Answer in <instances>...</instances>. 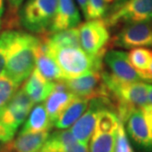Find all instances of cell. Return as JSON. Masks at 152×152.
I'll use <instances>...</instances> for the list:
<instances>
[{"label":"cell","instance_id":"obj_1","mask_svg":"<svg viewBox=\"0 0 152 152\" xmlns=\"http://www.w3.org/2000/svg\"><path fill=\"white\" fill-rule=\"evenodd\" d=\"M39 42L33 34L14 31L4 74L20 86L35 69Z\"/></svg>","mask_w":152,"mask_h":152},{"label":"cell","instance_id":"obj_2","mask_svg":"<svg viewBox=\"0 0 152 152\" xmlns=\"http://www.w3.org/2000/svg\"><path fill=\"white\" fill-rule=\"evenodd\" d=\"M102 78L111 99L113 98L117 101V114L124 124L133 109L140 108L148 104V91L151 84L121 80L103 70Z\"/></svg>","mask_w":152,"mask_h":152},{"label":"cell","instance_id":"obj_3","mask_svg":"<svg viewBox=\"0 0 152 152\" xmlns=\"http://www.w3.org/2000/svg\"><path fill=\"white\" fill-rule=\"evenodd\" d=\"M45 46L48 53L53 56L58 64L64 80L77 78L91 71L103 69L102 57H92L86 53L80 47L48 48L46 44Z\"/></svg>","mask_w":152,"mask_h":152},{"label":"cell","instance_id":"obj_4","mask_svg":"<svg viewBox=\"0 0 152 152\" xmlns=\"http://www.w3.org/2000/svg\"><path fill=\"white\" fill-rule=\"evenodd\" d=\"M58 0H26L19 11V24L38 35L48 33L53 21Z\"/></svg>","mask_w":152,"mask_h":152},{"label":"cell","instance_id":"obj_5","mask_svg":"<svg viewBox=\"0 0 152 152\" xmlns=\"http://www.w3.org/2000/svg\"><path fill=\"white\" fill-rule=\"evenodd\" d=\"M104 21L108 28L120 24L152 22V0H120L110 8Z\"/></svg>","mask_w":152,"mask_h":152},{"label":"cell","instance_id":"obj_6","mask_svg":"<svg viewBox=\"0 0 152 152\" xmlns=\"http://www.w3.org/2000/svg\"><path fill=\"white\" fill-rule=\"evenodd\" d=\"M77 27L80 48L92 57L103 58L110 41L108 26L103 20H88Z\"/></svg>","mask_w":152,"mask_h":152},{"label":"cell","instance_id":"obj_7","mask_svg":"<svg viewBox=\"0 0 152 152\" xmlns=\"http://www.w3.org/2000/svg\"><path fill=\"white\" fill-rule=\"evenodd\" d=\"M103 64L111 71V75L121 80L129 82H146L152 84V75L148 71H140L131 64L128 53L120 50L107 51Z\"/></svg>","mask_w":152,"mask_h":152},{"label":"cell","instance_id":"obj_8","mask_svg":"<svg viewBox=\"0 0 152 152\" xmlns=\"http://www.w3.org/2000/svg\"><path fill=\"white\" fill-rule=\"evenodd\" d=\"M112 46L123 49L152 48V22L126 24L112 40Z\"/></svg>","mask_w":152,"mask_h":152},{"label":"cell","instance_id":"obj_9","mask_svg":"<svg viewBox=\"0 0 152 152\" xmlns=\"http://www.w3.org/2000/svg\"><path fill=\"white\" fill-rule=\"evenodd\" d=\"M102 69L91 71L86 75L64 80L68 90L75 96L92 100L96 98H111L102 78Z\"/></svg>","mask_w":152,"mask_h":152},{"label":"cell","instance_id":"obj_10","mask_svg":"<svg viewBox=\"0 0 152 152\" xmlns=\"http://www.w3.org/2000/svg\"><path fill=\"white\" fill-rule=\"evenodd\" d=\"M111 98H96L90 101L89 107L82 116L71 127V133L77 141L88 145L95 131L98 113L104 107H110Z\"/></svg>","mask_w":152,"mask_h":152},{"label":"cell","instance_id":"obj_11","mask_svg":"<svg viewBox=\"0 0 152 152\" xmlns=\"http://www.w3.org/2000/svg\"><path fill=\"white\" fill-rule=\"evenodd\" d=\"M34 105L24 89H18L10 102L0 112V123L16 131L25 123Z\"/></svg>","mask_w":152,"mask_h":152},{"label":"cell","instance_id":"obj_12","mask_svg":"<svg viewBox=\"0 0 152 152\" xmlns=\"http://www.w3.org/2000/svg\"><path fill=\"white\" fill-rule=\"evenodd\" d=\"M125 123L127 131L134 142L147 151H152V133L140 107L133 109Z\"/></svg>","mask_w":152,"mask_h":152},{"label":"cell","instance_id":"obj_13","mask_svg":"<svg viewBox=\"0 0 152 152\" xmlns=\"http://www.w3.org/2000/svg\"><path fill=\"white\" fill-rule=\"evenodd\" d=\"M81 23V16L75 0H58L53 21L48 34L77 27Z\"/></svg>","mask_w":152,"mask_h":152},{"label":"cell","instance_id":"obj_14","mask_svg":"<svg viewBox=\"0 0 152 152\" xmlns=\"http://www.w3.org/2000/svg\"><path fill=\"white\" fill-rule=\"evenodd\" d=\"M40 152H89L86 145L77 141L68 129H58L49 134Z\"/></svg>","mask_w":152,"mask_h":152},{"label":"cell","instance_id":"obj_15","mask_svg":"<svg viewBox=\"0 0 152 152\" xmlns=\"http://www.w3.org/2000/svg\"><path fill=\"white\" fill-rule=\"evenodd\" d=\"M75 97V96L68 90L64 80L55 81L53 90L45 100L44 103L53 124Z\"/></svg>","mask_w":152,"mask_h":152},{"label":"cell","instance_id":"obj_16","mask_svg":"<svg viewBox=\"0 0 152 152\" xmlns=\"http://www.w3.org/2000/svg\"><path fill=\"white\" fill-rule=\"evenodd\" d=\"M50 132L19 134L15 140L3 144L1 152H40Z\"/></svg>","mask_w":152,"mask_h":152},{"label":"cell","instance_id":"obj_17","mask_svg":"<svg viewBox=\"0 0 152 152\" xmlns=\"http://www.w3.org/2000/svg\"><path fill=\"white\" fill-rule=\"evenodd\" d=\"M53 81H49L42 75L37 69H34L24 83L22 88L31 98L34 104L45 102L54 87Z\"/></svg>","mask_w":152,"mask_h":152},{"label":"cell","instance_id":"obj_18","mask_svg":"<svg viewBox=\"0 0 152 152\" xmlns=\"http://www.w3.org/2000/svg\"><path fill=\"white\" fill-rule=\"evenodd\" d=\"M35 67L37 70L49 81L55 82L64 80L58 64L53 56L48 53L46 46L41 38L37 51Z\"/></svg>","mask_w":152,"mask_h":152},{"label":"cell","instance_id":"obj_19","mask_svg":"<svg viewBox=\"0 0 152 152\" xmlns=\"http://www.w3.org/2000/svg\"><path fill=\"white\" fill-rule=\"evenodd\" d=\"M53 127V124L49 118L44 104L39 103L33 107L30 112L20 134H31L45 131L50 132Z\"/></svg>","mask_w":152,"mask_h":152},{"label":"cell","instance_id":"obj_20","mask_svg":"<svg viewBox=\"0 0 152 152\" xmlns=\"http://www.w3.org/2000/svg\"><path fill=\"white\" fill-rule=\"evenodd\" d=\"M89 104L90 100L75 96L55 121L53 127L58 129H66L71 127L86 111Z\"/></svg>","mask_w":152,"mask_h":152},{"label":"cell","instance_id":"obj_21","mask_svg":"<svg viewBox=\"0 0 152 152\" xmlns=\"http://www.w3.org/2000/svg\"><path fill=\"white\" fill-rule=\"evenodd\" d=\"M48 48H59L64 47H80L78 27L67 29L51 34L39 35Z\"/></svg>","mask_w":152,"mask_h":152},{"label":"cell","instance_id":"obj_22","mask_svg":"<svg viewBox=\"0 0 152 152\" xmlns=\"http://www.w3.org/2000/svg\"><path fill=\"white\" fill-rule=\"evenodd\" d=\"M119 123L117 113L110 107H104L98 113L94 133H115L118 130Z\"/></svg>","mask_w":152,"mask_h":152},{"label":"cell","instance_id":"obj_23","mask_svg":"<svg viewBox=\"0 0 152 152\" xmlns=\"http://www.w3.org/2000/svg\"><path fill=\"white\" fill-rule=\"evenodd\" d=\"M115 133H93L91 139L90 152H114Z\"/></svg>","mask_w":152,"mask_h":152},{"label":"cell","instance_id":"obj_24","mask_svg":"<svg viewBox=\"0 0 152 152\" xmlns=\"http://www.w3.org/2000/svg\"><path fill=\"white\" fill-rule=\"evenodd\" d=\"M128 58L131 64L140 71H147L152 58V51L148 48L130 49Z\"/></svg>","mask_w":152,"mask_h":152},{"label":"cell","instance_id":"obj_25","mask_svg":"<svg viewBox=\"0 0 152 152\" xmlns=\"http://www.w3.org/2000/svg\"><path fill=\"white\" fill-rule=\"evenodd\" d=\"M19 88L20 85L6 75L4 73L0 75V112L10 102Z\"/></svg>","mask_w":152,"mask_h":152},{"label":"cell","instance_id":"obj_26","mask_svg":"<svg viewBox=\"0 0 152 152\" xmlns=\"http://www.w3.org/2000/svg\"><path fill=\"white\" fill-rule=\"evenodd\" d=\"M115 0H88L86 20L102 19L106 16Z\"/></svg>","mask_w":152,"mask_h":152},{"label":"cell","instance_id":"obj_27","mask_svg":"<svg viewBox=\"0 0 152 152\" xmlns=\"http://www.w3.org/2000/svg\"><path fill=\"white\" fill-rule=\"evenodd\" d=\"M15 30H6L0 34V75L5 70L9 51Z\"/></svg>","mask_w":152,"mask_h":152},{"label":"cell","instance_id":"obj_28","mask_svg":"<svg viewBox=\"0 0 152 152\" xmlns=\"http://www.w3.org/2000/svg\"><path fill=\"white\" fill-rule=\"evenodd\" d=\"M24 0H7L8 12L5 18V26L9 30L19 26V11Z\"/></svg>","mask_w":152,"mask_h":152},{"label":"cell","instance_id":"obj_29","mask_svg":"<svg viewBox=\"0 0 152 152\" xmlns=\"http://www.w3.org/2000/svg\"><path fill=\"white\" fill-rule=\"evenodd\" d=\"M114 152H134L131 146L124 129V124L120 121L115 140Z\"/></svg>","mask_w":152,"mask_h":152},{"label":"cell","instance_id":"obj_30","mask_svg":"<svg viewBox=\"0 0 152 152\" xmlns=\"http://www.w3.org/2000/svg\"><path fill=\"white\" fill-rule=\"evenodd\" d=\"M16 131L0 123V143H7L13 140Z\"/></svg>","mask_w":152,"mask_h":152},{"label":"cell","instance_id":"obj_31","mask_svg":"<svg viewBox=\"0 0 152 152\" xmlns=\"http://www.w3.org/2000/svg\"><path fill=\"white\" fill-rule=\"evenodd\" d=\"M140 109H141L142 113L144 114V117L145 118L147 124H148L152 133V105L146 104L145 106L140 107Z\"/></svg>","mask_w":152,"mask_h":152},{"label":"cell","instance_id":"obj_32","mask_svg":"<svg viewBox=\"0 0 152 152\" xmlns=\"http://www.w3.org/2000/svg\"><path fill=\"white\" fill-rule=\"evenodd\" d=\"M79 7L80 8L82 14L84 15V17L86 19L87 14V6H88V0H76Z\"/></svg>","mask_w":152,"mask_h":152},{"label":"cell","instance_id":"obj_33","mask_svg":"<svg viewBox=\"0 0 152 152\" xmlns=\"http://www.w3.org/2000/svg\"><path fill=\"white\" fill-rule=\"evenodd\" d=\"M5 10V2L4 0H0V18L3 16Z\"/></svg>","mask_w":152,"mask_h":152},{"label":"cell","instance_id":"obj_34","mask_svg":"<svg viewBox=\"0 0 152 152\" xmlns=\"http://www.w3.org/2000/svg\"><path fill=\"white\" fill-rule=\"evenodd\" d=\"M148 104L152 105V84H151L148 91Z\"/></svg>","mask_w":152,"mask_h":152},{"label":"cell","instance_id":"obj_35","mask_svg":"<svg viewBox=\"0 0 152 152\" xmlns=\"http://www.w3.org/2000/svg\"><path fill=\"white\" fill-rule=\"evenodd\" d=\"M147 71L152 75V58L151 59V63H150V65H149V68H148V70Z\"/></svg>","mask_w":152,"mask_h":152},{"label":"cell","instance_id":"obj_36","mask_svg":"<svg viewBox=\"0 0 152 152\" xmlns=\"http://www.w3.org/2000/svg\"><path fill=\"white\" fill-rule=\"evenodd\" d=\"M3 144L4 143H0V152H1V150H2V147H3Z\"/></svg>","mask_w":152,"mask_h":152},{"label":"cell","instance_id":"obj_37","mask_svg":"<svg viewBox=\"0 0 152 152\" xmlns=\"http://www.w3.org/2000/svg\"><path fill=\"white\" fill-rule=\"evenodd\" d=\"M0 27H1V22H0Z\"/></svg>","mask_w":152,"mask_h":152}]
</instances>
